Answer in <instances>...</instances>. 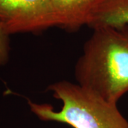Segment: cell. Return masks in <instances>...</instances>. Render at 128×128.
Listing matches in <instances>:
<instances>
[{
  "label": "cell",
  "instance_id": "1",
  "mask_svg": "<svg viewBox=\"0 0 128 128\" xmlns=\"http://www.w3.org/2000/svg\"><path fill=\"white\" fill-rule=\"evenodd\" d=\"M92 30L75 65L76 83L117 104L128 92V25Z\"/></svg>",
  "mask_w": 128,
  "mask_h": 128
},
{
  "label": "cell",
  "instance_id": "3",
  "mask_svg": "<svg viewBox=\"0 0 128 128\" xmlns=\"http://www.w3.org/2000/svg\"><path fill=\"white\" fill-rule=\"evenodd\" d=\"M58 27L50 0H0V28L8 36Z\"/></svg>",
  "mask_w": 128,
  "mask_h": 128
},
{
  "label": "cell",
  "instance_id": "6",
  "mask_svg": "<svg viewBox=\"0 0 128 128\" xmlns=\"http://www.w3.org/2000/svg\"><path fill=\"white\" fill-rule=\"evenodd\" d=\"M10 53L9 36L6 34L0 28V67L9 61Z\"/></svg>",
  "mask_w": 128,
  "mask_h": 128
},
{
  "label": "cell",
  "instance_id": "5",
  "mask_svg": "<svg viewBox=\"0 0 128 128\" xmlns=\"http://www.w3.org/2000/svg\"><path fill=\"white\" fill-rule=\"evenodd\" d=\"M128 25V0H104L96 10L89 26L121 27Z\"/></svg>",
  "mask_w": 128,
  "mask_h": 128
},
{
  "label": "cell",
  "instance_id": "2",
  "mask_svg": "<svg viewBox=\"0 0 128 128\" xmlns=\"http://www.w3.org/2000/svg\"><path fill=\"white\" fill-rule=\"evenodd\" d=\"M47 90L62 102L56 111L47 103L27 99L30 110L42 121L66 124L73 128H128V121L111 103L78 83L60 80L48 86Z\"/></svg>",
  "mask_w": 128,
  "mask_h": 128
},
{
  "label": "cell",
  "instance_id": "4",
  "mask_svg": "<svg viewBox=\"0 0 128 128\" xmlns=\"http://www.w3.org/2000/svg\"><path fill=\"white\" fill-rule=\"evenodd\" d=\"M58 18V27L76 32L91 22L104 0H50Z\"/></svg>",
  "mask_w": 128,
  "mask_h": 128
}]
</instances>
